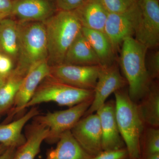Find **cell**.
<instances>
[{
	"label": "cell",
	"instance_id": "9c48e42d",
	"mask_svg": "<svg viewBox=\"0 0 159 159\" xmlns=\"http://www.w3.org/2000/svg\"><path fill=\"white\" fill-rule=\"evenodd\" d=\"M99 66H82L62 64L50 66L49 76L60 82L81 89L93 90Z\"/></svg>",
	"mask_w": 159,
	"mask_h": 159
},
{
	"label": "cell",
	"instance_id": "d6a6232c",
	"mask_svg": "<svg viewBox=\"0 0 159 159\" xmlns=\"http://www.w3.org/2000/svg\"><path fill=\"white\" fill-rule=\"evenodd\" d=\"M7 76H4L0 74V88L4 84Z\"/></svg>",
	"mask_w": 159,
	"mask_h": 159
},
{
	"label": "cell",
	"instance_id": "8fae6325",
	"mask_svg": "<svg viewBox=\"0 0 159 159\" xmlns=\"http://www.w3.org/2000/svg\"><path fill=\"white\" fill-rule=\"evenodd\" d=\"M54 0H13L10 18L17 22H44L58 11Z\"/></svg>",
	"mask_w": 159,
	"mask_h": 159
},
{
	"label": "cell",
	"instance_id": "f546056e",
	"mask_svg": "<svg viewBox=\"0 0 159 159\" xmlns=\"http://www.w3.org/2000/svg\"><path fill=\"white\" fill-rule=\"evenodd\" d=\"M14 67V64L10 58L2 55L0 57V74L7 76Z\"/></svg>",
	"mask_w": 159,
	"mask_h": 159
},
{
	"label": "cell",
	"instance_id": "1f68e13d",
	"mask_svg": "<svg viewBox=\"0 0 159 159\" xmlns=\"http://www.w3.org/2000/svg\"><path fill=\"white\" fill-rule=\"evenodd\" d=\"M143 159H159V153L154 154Z\"/></svg>",
	"mask_w": 159,
	"mask_h": 159
},
{
	"label": "cell",
	"instance_id": "ac0fdd59",
	"mask_svg": "<svg viewBox=\"0 0 159 159\" xmlns=\"http://www.w3.org/2000/svg\"><path fill=\"white\" fill-rule=\"evenodd\" d=\"M48 128L34 122L28 125L26 141L17 148L12 159H34L40 150L41 146L48 136Z\"/></svg>",
	"mask_w": 159,
	"mask_h": 159
},
{
	"label": "cell",
	"instance_id": "277c9868",
	"mask_svg": "<svg viewBox=\"0 0 159 159\" xmlns=\"http://www.w3.org/2000/svg\"><path fill=\"white\" fill-rule=\"evenodd\" d=\"M19 49L13 70L25 77L38 64L48 60L45 26L41 22H18Z\"/></svg>",
	"mask_w": 159,
	"mask_h": 159
},
{
	"label": "cell",
	"instance_id": "6da1fadb",
	"mask_svg": "<svg viewBox=\"0 0 159 159\" xmlns=\"http://www.w3.org/2000/svg\"><path fill=\"white\" fill-rule=\"evenodd\" d=\"M148 50L133 37L127 38L122 44L119 63L128 85L129 96L136 102L145 96L152 81L146 67Z\"/></svg>",
	"mask_w": 159,
	"mask_h": 159
},
{
	"label": "cell",
	"instance_id": "cb8c5ba5",
	"mask_svg": "<svg viewBox=\"0 0 159 159\" xmlns=\"http://www.w3.org/2000/svg\"><path fill=\"white\" fill-rule=\"evenodd\" d=\"M141 159L154 154L159 153V129L146 126L140 142Z\"/></svg>",
	"mask_w": 159,
	"mask_h": 159
},
{
	"label": "cell",
	"instance_id": "484cf974",
	"mask_svg": "<svg viewBox=\"0 0 159 159\" xmlns=\"http://www.w3.org/2000/svg\"><path fill=\"white\" fill-rule=\"evenodd\" d=\"M148 75L152 80L158 79L159 77V51L156 50L149 54L146 61Z\"/></svg>",
	"mask_w": 159,
	"mask_h": 159
},
{
	"label": "cell",
	"instance_id": "9a60e30c",
	"mask_svg": "<svg viewBox=\"0 0 159 159\" xmlns=\"http://www.w3.org/2000/svg\"><path fill=\"white\" fill-rule=\"evenodd\" d=\"M63 64L82 66H100L99 58L82 31L69 47Z\"/></svg>",
	"mask_w": 159,
	"mask_h": 159
},
{
	"label": "cell",
	"instance_id": "2e32d148",
	"mask_svg": "<svg viewBox=\"0 0 159 159\" xmlns=\"http://www.w3.org/2000/svg\"><path fill=\"white\" fill-rule=\"evenodd\" d=\"M39 114L36 107L31 109L17 120L7 124H0V144L7 147L17 148L25 142L26 139L22 130L29 120Z\"/></svg>",
	"mask_w": 159,
	"mask_h": 159
},
{
	"label": "cell",
	"instance_id": "7402d4cb",
	"mask_svg": "<svg viewBox=\"0 0 159 159\" xmlns=\"http://www.w3.org/2000/svg\"><path fill=\"white\" fill-rule=\"evenodd\" d=\"M138 103L143 122L146 126L159 127V87L157 81L152 80L149 88Z\"/></svg>",
	"mask_w": 159,
	"mask_h": 159
},
{
	"label": "cell",
	"instance_id": "83f0119b",
	"mask_svg": "<svg viewBox=\"0 0 159 159\" xmlns=\"http://www.w3.org/2000/svg\"><path fill=\"white\" fill-rule=\"evenodd\" d=\"M88 0H54L58 11H74Z\"/></svg>",
	"mask_w": 159,
	"mask_h": 159
},
{
	"label": "cell",
	"instance_id": "5b68a950",
	"mask_svg": "<svg viewBox=\"0 0 159 159\" xmlns=\"http://www.w3.org/2000/svg\"><path fill=\"white\" fill-rule=\"evenodd\" d=\"M93 96V90L81 89L71 86L60 82L49 75L40 83L25 109L43 102H50L71 107L92 99Z\"/></svg>",
	"mask_w": 159,
	"mask_h": 159
},
{
	"label": "cell",
	"instance_id": "4dcf8cb0",
	"mask_svg": "<svg viewBox=\"0 0 159 159\" xmlns=\"http://www.w3.org/2000/svg\"><path fill=\"white\" fill-rule=\"evenodd\" d=\"M16 148L9 147L0 155V159H12L15 153Z\"/></svg>",
	"mask_w": 159,
	"mask_h": 159
},
{
	"label": "cell",
	"instance_id": "f1b7e54d",
	"mask_svg": "<svg viewBox=\"0 0 159 159\" xmlns=\"http://www.w3.org/2000/svg\"><path fill=\"white\" fill-rule=\"evenodd\" d=\"M13 0H0V22L10 17Z\"/></svg>",
	"mask_w": 159,
	"mask_h": 159
},
{
	"label": "cell",
	"instance_id": "ba28073f",
	"mask_svg": "<svg viewBox=\"0 0 159 159\" xmlns=\"http://www.w3.org/2000/svg\"><path fill=\"white\" fill-rule=\"evenodd\" d=\"M127 85V81L121 74L116 62L110 65L99 66L93 101L83 117L96 112L111 94Z\"/></svg>",
	"mask_w": 159,
	"mask_h": 159
},
{
	"label": "cell",
	"instance_id": "d4e9b609",
	"mask_svg": "<svg viewBox=\"0 0 159 159\" xmlns=\"http://www.w3.org/2000/svg\"><path fill=\"white\" fill-rule=\"evenodd\" d=\"M139 0H100L109 13L128 11L136 6Z\"/></svg>",
	"mask_w": 159,
	"mask_h": 159
},
{
	"label": "cell",
	"instance_id": "d6986e66",
	"mask_svg": "<svg viewBox=\"0 0 159 159\" xmlns=\"http://www.w3.org/2000/svg\"><path fill=\"white\" fill-rule=\"evenodd\" d=\"M81 31L97 54L100 66L110 65L116 62V52L103 31L82 27Z\"/></svg>",
	"mask_w": 159,
	"mask_h": 159
},
{
	"label": "cell",
	"instance_id": "ffe728a7",
	"mask_svg": "<svg viewBox=\"0 0 159 159\" xmlns=\"http://www.w3.org/2000/svg\"><path fill=\"white\" fill-rule=\"evenodd\" d=\"M90 156L83 149L70 131L59 137L57 146L49 151L44 159H90Z\"/></svg>",
	"mask_w": 159,
	"mask_h": 159
},
{
	"label": "cell",
	"instance_id": "44dd1931",
	"mask_svg": "<svg viewBox=\"0 0 159 159\" xmlns=\"http://www.w3.org/2000/svg\"><path fill=\"white\" fill-rule=\"evenodd\" d=\"M18 22L9 17L0 22V54L9 57L14 66L18 55Z\"/></svg>",
	"mask_w": 159,
	"mask_h": 159
},
{
	"label": "cell",
	"instance_id": "7a4b0ae2",
	"mask_svg": "<svg viewBox=\"0 0 159 159\" xmlns=\"http://www.w3.org/2000/svg\"><path fill=\"white\" fill-rule=\"evenodd\" d=\"M50 66L63 62L71 43L82 29L74 11H58L44 22Z\"/></svg>",
	"mask_w": 159,
	"mask_h": 159
},
{
	"label": "cell",
	"instance_id": "7c38bea8",
	"mask_svg": "<svg viewBox=\"0 0 159 159\" xmlns=\"http://www.w3.org/2000/svg\"><path fill=\"white\" fill-rule=\"evenodd\" d=\"M138 11V3L128 11L109 13L103 32L108 38L116 52L125 39L134 36Z\"/></svg>",
	"mask_w": 159,
	"mask_h": 159
},
{
	"label": "cell",
	"instance_id": "e575fe53",
	"mask_svg": "<svg viewBox=\"0 0 159 159\" xmlns=\"http://www.w3.org/2000/svg\"><path fill=\"white\" fill-rule=\"evenodd\" d=\"M1 56H2V54H0V57H1Z\"/></svg>",
	"mask_w": 159,
	"mask_h": 159
},
{
	"label": "cell",
	"instance_id": "4316f807",
	"mask_svg": "<svg viewBox=\"0 0 159 159\" xmlns=\"http://www.w3.org/2000/svg\"><path fill=\"white\" fill-rule=\"evenodd\" d=\"M90 159H129V154L126 148L103 150L96 156L92 157Z\"/></svg>",
	"mask_w": 159,
	"mask_h": 159
},
{
	"label": "cell",
	"instance_id": "8992f818",
	"mask_svg": "<svg viewBox=\"0 0 159 159\" xmlns=\"http://www.w3.org/2000/svg\"><path fill=\"white\" fill-rule=\"evenodd\" d=\"M93 98L78 103L64 110L38 115L34 122L48 128V136L46 141L50 143L57 142L62 134L70 131L81 119L90 106Z\"/></svg>",
	"mask_w": 159,
	"mask_h": 159
},
{
	"label": "cell",
	"instance_id": "5bb4252c",
	"mask_svg": "<svg viewBox=\"0 0 159 159\" xmlns=\"http://www.w3.org/2000/svg\"><path fill=\"white\" fill-rule=\"evenodd\" d=\"M96 113L100 120L102 150L125 148L116 119L115 101L110 100L106 102Z\"/></svg>",
	"mask_w": 159,
	"mask_h": 159
},
{
	"label": "cell",
	"instance_id": "e0dca14e",
	"mask_svg": "<svg viewBox=\"0 0 159 159\" xmlns=\"http://www.w3.org/2000/svg\"><path fill=\"white\" fill-rule=\"evenodd\" d=\"M74 11L82 28L104 31L109 13L100 0H88Z\"/></svg>",
	"mask_w": 159,
	"mask_h": 159
},
{
	"label": "cell",
	"instance_id": "836d02e7",
	"mask_svg": "<svg viewBox=\"0 0 159 159\" xmlns=\"http://www.w3.org/2000/svg\"><path fill=\"white\" fill-rule=\"evenodd\" d=\"M8 147L2 144H0V155L2 154L6 150Z\"/></svg>",
	"mask_w": 159,
	"mask_h": 159
},
{
	"label": "cell",
	"instance_id": "30bf717a",
	"mask_svg": "<svg viewBox=\"0 0 159 159\" xmlns=\"http://www.w3.org/2000/svg\"><path fill=\"white\" fill-rule=\"evenodd\" d=\"M70 131L83 149L91 157L96 156L103 151L100 120L97 113L83 117Z\"/></svg>",
	"mask_w": 159,
	"mask_h": 159
},
{
	"label": "cell",
	"instance_id": "603a6c76",
	"mask_svg": "<svg viewBox=\"0 0 159 159\" xmlns=\"http://www.w3.org/2000/svg\"><path fill=\"white\" fill-rule=\"evenodd\" d=\"M12 70L0 88V114L11 109L24 77Z\"/></svg>",
	"mask_w": 159,
	"mask_h": 159
},
{
	"label": "cell",
	"instance_id": "3957f363",
	"mask_svg": "<svg viewBox=\"0 0 159 159\" xmlns=\"http://www.w3.org/2000/svg\"><path fill=\"white\" fill-rule=\"evenodd\" d=\"M114 94L116 119L128 151L129 159H141L140 142L145 125L139 112L138 103L132 100L128 90L124 88Z\"/></svg>",
	"mask_w": 159,
	"mask_h": 159
},
{
	"label": "cell",
	"instance_id": "4fadbf2b",
	"mask_svg": "<svg viewBox=\"0 0 159 159\" xmlns=\"http://www.w3.org/2000/svg\"><path fill=\"white\" fill-rule=\"evenodd\" d=\"M50 68L48 60H46L34 66L26 74L15 98L9 118H11L25 109L40 83L49 76Z\"/></svg>",
	"mask_w": 159,
	"mask_h": 159
},
{
	"label": "cell",
	"instance_id": "d590c367",
	"mask_svg": "<svg viewBox=\"0 0 159 159\" xmlns=\"http://www.w3.org/2000/svg\"><path fill=\"white\" fill-rule=\"evenodd\" d=\"M0 115H1V114H0Z\"/></svg>",
	"mask_w": 159,
	"mask_h": 159
},
{
	"label": "cell",
	"instance_id": "52a82bcc",
	"mask_svg": "<svg viewBox=\"0 0 159 159\" xmlns=\"http://www.w3.org/2000/svg\"><path fill=\"white\" fill-rule=\"evenodd\" d=\"M134 36L148 50L158 46L159 0H139Z\"/></svg>",
	"mask_w": 159,
	"mask_h": 159
}]
</instances>
